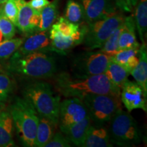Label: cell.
Masks as SVG:
<instances>
[{
  "mask_svg": "<svg viewBox=\"0 0 147 147\" xmlns=\"http://www.w3.org/2000/svg\"><path fill=\"white\" fill-rule=\"evenodd\" d=\"M123 28V23L114 31L113 34L110 35L109 38L104 42L102 47L100 48L101 52L111 57L119 51V39Z\"/></svg>",
  "mask_w": 147,
  "mask_h": 147,
  "instance_id": "25",
  "label": "cell"
},
{
  "mask_svg": "<svg viewBox=\"0 0 147 147\" xmlns=\"http://www.w3.org/2000/svg\"><path fill=\"white\" fill-rule=\"evenodd\" d=\"M111 57L98 51L96 53L89 52L80 55L74 62V67L79 71L78 75H97L104 74Z\"/></svg>",
  "mask_w": 147,
  "mask_h": 147,
  "instance_id": "8",
  "label": "cell"
},
{
  "mask_svg": "<svg viewBox=\"0 0 147 147\" xmlns=\"http://www.w3.org/2000/svg\"><path fill=\"white\" fill-rule=\"evenodd\" d=\"M9 69L22 76L32 78H47L56 71L55 59L44 52L22 55L17 51L11 56Z\"/></svg>",
  "mask_w": 147,
  "mask_h": 147,
  "instance_id": "2",
  "label": "cell"
},
{
  "mask_svg": "<svg viewBox=\"0 0 147 147\" xmlns=\"http://www.w3.org/2000/svg\"><path fill=\"white\" fill-rule=\"evenodd\" d=\"M56 125L45 117L39 115L34 146L45 147L54 135Z\"/></svg>",
  "mask_w": 147,
  "mask_h": 147,
  "instance_id": "20",
  "label": "cell"
},
{
  "mask_svg": "<svg viewBox=\"0 0 147 147\" xmlns=\"http://www.w3.org/2000/svg\"><path fill=\"white\" fill-rule=\"evenodd\" d=\"M24 97L38 115L49 119L55 125H57L60 96L55 94L50 84L45 82L30 84L24 91Z\"/></svg>",
  "mask_w": 147,
  "mask_h": 147,
  "instance_id": "3",
  "label": "cell"
},
{
  "mask_svg": "<svg viewBox=\"0 0 147 147\" xmlns=\"http://www.w3.org/2000/svg\"><path fill=\"white\" fill-rule=\"evenodd\" d=\"M10 113L20 140L25 146H34L39 115L26 99L17 98Z\"/></svg>",
  "mask_w": 147,
  "mask_h": 147,
  "instance_id": "4",
  "label": "cell"
},
{
  "mask_svg": "<svg viewBox=\"0 0 147 147\" xmlns=\"http://www.w3.org/2000/svg\"><path fill=\"white\" fill-rule=\"evenodd\" d=\"M71 23L80 25L84 21V10L79 1L68 0L66 4L65 16Z\"/></svg>",
  "mask_w": 147,
  "mask_h": 147,
  "instance_id": "24",
  "label": "cell"
},
{
  "mask_svg": "<svg viewBox=\"0 0 147 147\" xmlns=\"http://www.w3.org/2000/svg\"><path fill=\"white\" fill-rule=\"evenodd\" d=\"M139 0H117V5L127 12H132Z\"/></svg>",
  "mask_w": 147,
  "mask_h": 147,
  "instance_id": "31",
  "label": "cell"
},
{
  "mask_svg": "<svg viewBox=\"0 0 147 147\" xmlns=\"http://www.w3.org/2000/svg\"><path fill=\"white\" fill-rule=\"evenodd\" d=\"M104 74L114 85L121 89L130 74L121 65L110 60Z\"/></svg>",
  "mask_w": 147,
  "mask_h": 147,
  "instance_id": "22",
  "label": "cell"
},
{
  "mask_svg": "<svg viewBox=\"0 0 147 147\" xmlns=\"http://www.w3.org/2000/svg\"><path fill=\"white\" fill-rule=\"evenodd\" d=\"M6 1H7V0H0V5L3 4V3H5Z\"/></svg>",
  "mask_w": 147,
  "mask_h": 147,
  "instance_id": "34",
  "label": "cell"
},
{
  "mask_svg": "<svg viewBox=\"0 0 147 147\" xmlns=\"http://www.w3.org/2000/svg\"><path fill=\"white\" fill-rule=\"evenodd\" d=\"M60 0H53L45 7L40 13V21L37 32H45L51 28L59 16Z\"/></svg>",
  "mask_w": 147,
  "mask_h": 147,
  "instance_id": "18",
  "label": "cell"
},
{
  "mask_svg": "<svg viewBox=\"0 0 147 147\" xmlns=\"http://www.w3.org/2000/svg\"><path fill=\"white\" fill-rule=\"evenodd\" d=\"M136 25L132 16L125 17L123 28L119 39V51L129 49H139L140 45L136 36Z\"/></svg>",
  "mask_w": 147,
  "mask_h": 147,
  "instance_id": "16",
  "label": "cell"
},
{
  "mask_svg": "<svg viewBox=\"0 0 147 147\" xmlns=\"http://www.w3.org/2000/svg\"><path fill=\"white\" fill-rule=\"evenodd\" d=\"M109 133L112 142L123 146H133L140 142V132L129 112L119 110L110 121Z\"/></svg>",
  "mask_w": 147,
  "mask_h": 147,
  "instance_id": "5",
  "label": "cell"
},
{
  "mask_svg": "<svg viewBox=\"0 0 147 147\" xmlns=\"http://www.w3.org/2000/svg\"><path fill=\"white\" fill-rule=\"evenodd\" d=\"M113 146L108 131L101 126V125H91L85 140L82 145L83 147H111Z\"/></svg>",
  "mask_w": 147,
  "mask_h": 147,
  "instance_id": "15",
  "label": "cell"
},
{
  "mask_svg": "<svg viewBox=\"0 0 147 147\" xmlns=\"http://www.w3.org/2000/svg\"><path fill=\"white\" fill-rule=\"evenodd\" d=\"M23 41V38H11L0 42V59L10 58L19 49Z\"/></svg>",
  "mask_w": 147,
  "mask_h": 147,
  "instance_id": "26",
  "label": "cell"
},
{
  "mask_svg": "<svg viewBox=\"0 0 147 147\" xmlns=\"http://www.w3.org/2000/svg\"><path fill=\"white\" fill-rule=\"evenodd\" d=\"M84 10V21L91 23L116 13L112 0H79Z\"/></svg>",
  "mask_w": 147,
  "mask_h": 147,
  "instance_id": "11",
  "label": "cell"
},
{
  "mask_svg": "<svg viewBox=\"0 0 147 147\" xmlns=\"http://www.w3.org/2000/svg\"><path fill=\"white\" fill-rule=\"evenodd\" d=\"M40 13L31 8L26 2L18 12L16 26L22 32L30 34L38 29Z\"/></svg>",
  "mask_w": 147,
  "mask_h": 147,
  "instance_id": "14",
  "label": "cell"
},
{
  "mask_svg": "<svg viewBox=\"0 0 147 147\" xmlns=\"http://www.w3.org/2000/svg\"><path fill=\"white\" fill-rule=\"evenodd\" d=\"M0 7V12L16 26L20 8L14 0H7Z\"/></svg>",
  "mask_w": 147,
  "mask_h": 147,
  "instance_id": "27",
  "label": "cell"
},
{
  "mask_svg": "<svg viewBox=\"0 0 147 147\" xmlns=\"http://www.w3.org/2000/svg\"><path fill=\"white\" fill-rule=\"evenodd\" d=\"M12 80L8 74L0 71V101H4L12 91Z\"/></svg>",
  "mask_w": 147,
  "mask_h": 147,
  "instance_id": "29",
  "label": "cell"
},
{
  "mask_svg": "<svg viewBox=\"0 0 147 147\" xmlns=\"http://www.w3.org/2000/svg\"><path fill=\"white\" fill-rule=\"evenodd\" d=\"M125 16L117 12L103 19L87 23L84 44L90 50L100 49L114 31L124 22Z\"/></svg>",
  "mask_w": 147,
  "mask_h": 147,
  "instance_id": "7",
  "label": "cell"
},
{
  "mask_svg": "<svg viewBox=\"0 0 147 147\" xmlns=\"http://www.w3.org/2000/svg\"><path fill=\"white\" fill-rule=\"evenodd\" d=\"M88 115L87 109L82 100L69 97L60 102L59 123L60 127L80 122Z\"/></svg>",
  "mask_w": 147,
  "mask_h": 147,
  "instance_id": "9",
  "label": "cell"
},
{
  "mask_svg": "<svg viewBox=\"0 0 147 147\" xmlns=\"http://www.w3.org/2000/svg\"><path fill=\"white\" fill-rule=\"evenodd\" d=\"M139 61L130 74L136 82L147 94V52L146 46L142 45L139 49Z\"/></svg>",
  "mask_w": 147,
  "mask_h": 147,
  "instance_id": "17",
  "label": "cell"
},
{
  "mask_svg": "<svg viewBox=\"0 0 147 147\" xmlns=\"http://www.w3.org/2000/svg\"><path fill=\"white\" fill-rule=\"evenodd\" d=\"M92 122L103 125L109 122L121 108L120 95L93 94L82 99Z\"/></svg>",
  "mask_w": 147,
  "mask_h": 147,
  "instance_id": "6",
  "label": "cell"
},
{
  "mask_svg": "<svg viewBox=\"0 0 147 147\" xmlns=\"http://www.w3.org/2000/svg\"><path fill=\"white\" fill-rule=\"evenodd\" d=\"M13 146V120L10 112L3 110L0 115V147Z\"/></svg>",
  "mask_w": 147,
  "mask_h": 147,
  "instance_id": "19",
  "label": "cell"
},
{
  "mask_svg": "<svg viewBox=\"0 0 147 147\" xmlns=\"http://www.w3.org/2000/svg\"><path fill=\"white\" fill-rule=\"evenodd\" d=\"M2 38H3V35L1 34V32H0V42H1V40H2Z\"/></svg>",
  "mask_w": 147,
  "mask_h": 147,
  "instance_id": "35",
  "label": "cell"
},
{
  "mask_svg": "<svg viewBox=\"0 0 147 147\" xmlns=\"http://www.w3.org/2000/svg\"><path fill=\"white\" fill-rule=\"evenodd\" d=\"M55 83L61 94L80 100L93 94L121 95V89L114 85L104 74L90 76L77 74L72 76L62 72L57 76Z\"/></svg>",
  "mask_w": 147,
  "mask_h": 147,
  "instance_id": "1",
  "label": "cell"
},
{
  "mask_svg": "<svg viewBox=\"0 0 147 147\" xmlns=\"http://www.w3.org/2000/svg\"><path fill=\"white\" fill-rule=\"evenodd\" d=\"M139 49H129L118 51L111 56V60L123 67L130 74L132 69L138 63L139 58L138 57V55L139 53Z\"/></svg>",
  "mask_w": 147,
  "mask_h": 147,
  "instance_id": "21",
  "label": "cell"
},
{
  "mask_svg": "<svg viewBox=\"0 0 147 147\" xmlns=\"http://www.w3.org/2000/svg\"><path fill=\"white\" fill-rule=\"evenodd\" d=\"M3 108H4V104H3V101H0V115L2 113Z\"/></svg>",
  "mask_w": 147,
  "mask_h": 147,
  "instance_id": "33",
  "label": "cell"
},
{
  "mask_svg": "<svg viewBox=\"0 0 147 147\" xmlns=\"http://www.w3.org/2000/svg\"><path fill=\"white\" fill-rule=\"evenodd\" d=\"M0 32L5 40L12 38L15 35V25L0 12Z\"/></svg>",
  "mask_w": 147,
  "mask_h": 147,
  "instance_id": "28",
  "label": "cell"
},
{
  "mask_svg": "<svg viewBox=\"0 0 147 147\" xmlns=\"http://www.w3.org/2000/svg\"><path fill=\"white\" fill-rule=\"evenodd\" d=\"M50 47L49 34L45 31L29 36L23 41L17 51L22 55H26L31 53L50 51Z\"/></svg>",
  "mask_w": 147,
  "mask_h": 147,
  "instance_id": "13",
  "label": "cell"
},
{
  "mask_svg": "<svg viewBox=\"0 0 147 147\" xmlns=\"http://www.w3.org/2000/svg\"><path fill=\"white\" fill-rule=\"evenodd\" d=\"M134 22L142 45H144L147 29V0H140L138 2L135 8Z\"/></svg>",
  "mask_w": 147,
  "mask_h": 147,
  "instance_id": "23",
  "label": "cell"
},
{
  "mask_svg": "<svg viewBox=\"0 0 147 147\" xmlns=\"http://www.w3.org/2000/svg\"><path fill=\"white\" fill-rule=\"evenodd\" d=\"M91 125V119L89 115H87L80 122L69 126L60 127V129L71 143H73L77 146H82Z\"/></svg>",
  "mask_w": 147,
  "mask_h": 147,
  "instance_id": "12",
  "label": "cell"
},
{
  "mask_svg": "<svg viewBox=\"0 0 147 147\" xmlns=\"http://www.w3.org/2000/svg\"><path fill=\"white\" fill-rule=\"evenodd\" d=\"M71 142L63 134L57 132L54 134L45 147H70Z\"/></svg>",
  "mask_w": 147,
  "mask_h": 147,
  "instance_id": "30",
  "label": "cell"
},
{
  "mask_svg": "<svg viewBox=\"0 0 147 147\" xmlns=\"http://www.w3.org/2000/svg\"><path fill=\"white\" fill-rule=\"evenodd\" d=\"M27 3L33 10L40 13L42 9L47 6L50 1L49 0H30Z\"/></svg>",
  "mask_w": 147,
  "mask_h": 147,
  "instance_id": "32",
  "label": "cell"
},
{
  "mask_svg": "<svg viewBox=\"0 0 147 147\" xmlns=\"http://www.w3.org/2000/svg\"><path fill=\"white\" fill-rule=\"evenodd\" d=\"M121 101L129 113L136 109H142L146 112L147 94L136 82L127 80L123 85Z\"/></svg>",
  "mask_w": 147,
  "mask_h": 147,
  "instance_id": "10",
  "label": "cell"
}]
</instances>
